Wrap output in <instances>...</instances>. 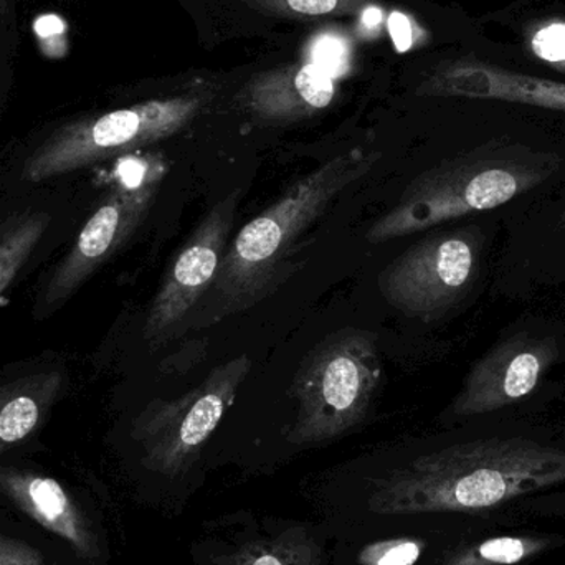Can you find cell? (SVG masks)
<instances>
[{
  "label": "cell",
  "mask_w": 565,
  "mask_h": 565,
  "mask_svg": "<svg viewBox=\"0 0 565 565\" xmlns=\"http://www.w3.org/2000/svg\"><path fill=\"white\" fill-rule=\"evenodd\" d=\"M381 10L371 7V9L365 10L364 17H362V23H364L365 26H377L379 22H381Z\"/></svg>",
  "instance_id": "cell-24"
},
{
  "label": "cell",
  "mask_w": 565,
  "mask_h": 565,
  "mask_svg": "<svg viewBox=\"0 0 565 565\" xmlns=\"http://www.w3.org/2000/svg\"><path fill=\"white\" fill-rule=\"evenodd\" d=\"M424 553V543L411 537L398 540L379 541L369 544L359 554V563L362 565H414Z\"/></svg>",
  "instance_id": "cell-16"
},
{
  "label": "cell",
  "mask_w": 565,
  "mask_h": 565,
  "mask_svg": "<svg viewBox=\"0 0 565 565\" xmlns=\"http://www.w3.org/2000/svg\"><path fill=\"white\" fill-rule=\"evenodd\" d=\"M89 201L76 181L0 192V299L62 254Z\"/></svg>",
  "instance_id": "cell-7"
},
{
  "label": "cell",
  "mask_w": 565,
  "mask_h": 565,
  "mask_svg": "<svg viewBox=\"0 0 565 565\" xmlns=\"http://www.w3.org/2000/svg\"><path fill=\"white\" fill-rule=\"evenodd\" d=\"M72 392V362L43 352L0 369V450L26 440Z\"/></svg>",
  "instance_id": "cell-11"
},
{
  "label": "cell",
  "mask_w": 565,
  "mask_h": 565,
  "mask_svg": "<svg viewBox=\"0 0 565 565\" xmlns=\"http://www.w3.org/2000/svg\"><path fill=\"white\" fill-rule=\"evenodd\" d=\"M388 30H391L392 40H394L397 52H408L412 43H414V35H412V25L407 17L401 12L392 13L388 17Z\"/></svg>",
  "instance_id": "cell-21"
},
{
  "label": "cell",
  "mask_w": 565,
  "mask_h": 565,
  "mask_svg": "<svg viewBox=\"0 0 565 565\" xmlns=\"http://www.w3.org/2000/svg\"><path fill=\"white\" fill-rule=\"evenodd\" d=\"M454 92L565 113V83L520 75L490 65H473L454 76Z\"/></svg>",
  "instance_id": "cell-13"
},
{
  "label": "cell",
  "mask_w": 565,
  "mask_h": 565,
  "mask_svg": "<svg viewBox=\"0 0 565 565\" xmlns=\"http://www.w3.org/2000/svg\"><path fill=\"white\" fill-rule=\"evenodd\" d=\"M513 514H533V516H565V487L547 491L521 501Z\"/></svg>",
  "instance_id": "cell-20"
},
{
  "label": "cell",
  "mask_w": 565,
  "mask_h": 565,
  "mask_svg": "<svg viewBox=\"0 0 565 565\" xmlns=\"http://www.w3.org/2000/svg\"><path fill=\"white\" fill-rule=\"evenodd\" d=\"M296 92L311 108H326L334 96L331 76L316 65H306L295 78Z\"/></svg>",
  "instance_id": "cell-18"
},
{
  "label": "cell",
  "mask_w": 565,
  "mask_h": 565,
  "mask_svg": "<svg viewBox=\"0 0 565 565\" xmlns=\"http://www.w3.org/2000/svg\"><path fill=\"white\" fill-rule=\"evenodd\" d=\"M554 158L513 149L471 154L425 171L405 188L394 207L372 224L371 244H384L477 212L501 207L556 171Z\"/></svg>",
  "instance_id": "cell-3"
},
{
  "label": "cell",
  "mask_w": 565,
  "mask_h": 565,
  "mask_svg": "<svg viewBox=\"0 0 565 565\" xmlns=\"http://www.w3.org/2000/svg\"><path fill=\"white\" fill-rule=\"evenodd\" d=\"M23 494L26 510L50 530L79 543L76 518L72 504L63 488L52 478H29L22 487H17Z\"/></svg>",
  "instance_id": "cell-15"
},
{
  "label": "cell",
  "mask_w": 565,
  "mask_h": 565,
  "mask_svg": "<svg viewBox=\"0 0 565 565\" xmlns=\"http://www.w3.org/2000/svg\"><path fill=\"white\" fill-rule=\"evenodd\" d=\"M556 358L553 339L516 335L501 342L473 365L451 412L473 417L518 404L536 391Z\"/></svg>",
  "instance_id": "cell-10"
},
{
  "label": "cell",
  "mask_w": 565,
  "mask_h": 565,
  "mask_svg": "<svg viewBox=\"0 0 565 565\" xmlns=\"http://www.w3.org/2000/svg\"><path fill=\"white\" fill-rule=\"evenodd\" d=\"M377 342L374 332L344 328L306 355L292 384L298 412L291 444H322L365 420L381 385Z\"/></svg>",
  "instance_id": "cell-5"
},
{
  "label": "cell",
  "mask_w": 565,
  "mask_h": 565,
  "mask_svg": "<svg viewBox=\"0 0 565 565\" xmlns=\"http://www.w3.org/2000/svg\"><path fill=\"white\" fill-rule=\"evenodd\" d=\"M122 174L89 201L78 228L62 254L45 268L33 291L30 316L43 322L129 244L154 207L164 182L162 162L126 161Z\"/></svg>",
  "instance_id": "cell-4"
},
{
  "label": "cell",
  "mask_w": 565,
  "mask_h": 565,
  "mask_svg": "<svg viewBox=\"0 0 565 565\" xmlns=\"http://www.w3.org/2000/svg\"><path fill=\"white\" fill-rule=\"evenodd\" d=\"M312 65L328 73L329 76L339 75L345 68V46L335 36H322L312 46Z\"/></svg>",
  "instance_id": "cell-19"
},
{
  "label": "cell",
  "mask_w": 565,
  "mask_h": 565,
  "mask_svg": "<svg viewBox=\"0 0 565 565\" xmlns=\"http://www.w3.org/2000/svg\"><path fill=\"white\" fill-rule=\"evenodd\" d=\"M252 371L247 354L222 362L181 397L149 402L132 424V437L145 448L149 470L174 478L201 457Z\"/></svg>",
  "instance_id": "cell-6"
},
{
  "label": "cell",
  "mask_w": 565,
  "mask_h": 565,
  "mask_svg": "<svg viewBox=\"0 0 565 565\" xmlns=\"http://www.w3.org/2000/svg\"><path fill=\"white\" fill-rule=\"evenodd\" d=\"M477 228H457L425 237L398 255L379 277L388 305L412 318H434L457 305L477 277Z\"/></svg>",
  "instance_id": "cell-8"
},
{
  "label": "cell",
  "mask_w": 565,
  "mask_h": 565,
  "mask_svg": "<svg viewBox=\"0 0 565 565\" xmlns=\"http://www.w3.org/2000/svg\"><path fill=\"white\" fill-rule=\"evenodd\" d=\"M63 30H65V23L62 22L60 17L53 15V13L40 17L35 22V32L39 33L42 39L58 35Z\"/></svg>",
  "instance_id": "cell-23"
},
{
  "label": "cell",
  "mask_w": 565,
  "mask_h": 565,
  "mask_svg": "<svg viewBox=\"0 0 565 565\" xmlns=\"http://www.w3.org/2000/svg\"><path fill=\"white\" fill-rule=\"evenodd\" d=\"M322 547L302 530L242 546L222 565H321Z\"/></svg>",
  "instance_id": "cell-14"
},
{
  "label": "cell",
  "mask_w": 565,
  "mask_h": 565,
  "mask_svg": "<svg viewBox=\"0 0 565 565\" xmlns=\"http://www.w3.org/2000/svg\"><path fill=\"white\" fill-rule=\"evenodd\" d=\"M241 195L237 189L218 201L169 265L142 324V339L149 345L164 341L211 288L228 247Z\"/></svg>",
  "instance_id": "cell-9"
},
{
  "label": "cell",
  "mask_w": 565,
  "mask_h": 565,
  "mask_svg": "<svg viewBox=\"0 0 565 565\" xmlns=\"http://www.w3.org/2000/svg\"><path fill=\"white\" fill-rule=\"evenodd\" d=\"M561 544H565L563 536L511 527L503 520L491 526L490 534L463 537L437 565H523Z\"/></svg>",
  "instance_id": "cell-12"
},
{
  "label": "cell",
  "mask_w": 565,
  "mask_h": 565,
  "mask_svg": "<svg viewBox=\"0 0 565 565\" xmlns=\"http://www.w3.org/2000/svg\"><path fill=\"white\" fill-rule=\"evenodd\" d=\"M565 487V447L494 435L428 451L375 481L377 514H458L508 520L521 501Z\"/></svg>",
  "instance_id": "cell-1"
},
{
  "label": "cell",
  "mask_w": 565,
  "mask_h": 565,
  "mask_svg": "<svg viewBox=\"0 0 565 565\" xmlns=\"http://www.w3.org/2000/svg\"><path fill=\"white\" fill-rule=\"evenodd\" d=\"M288 3L295 12L321 15L332 12L338 6V0H288Z\"/></svg>",
  "instance_id": "cell-22"
},
{
  "label": "cell",
  "mask_w": 565,
  "mask_h": 565,
  "mask_svg": "<svg viewBox=\"0 0 565 565\" xmlns=\"http://www.w3.org/2000/svg\"><path fill=\"white\" fill-rule=\"evenodd\" d=\"M530 50L541 62L565 73V20H547L531 30Z\"/></svg>",
  "instance_id": "cell-17"
},
{
  "label": "cell",
  "mask_w": 565,
  "mask_h": 565,
  "mask_svg": "<svg viewBox=\"0 0 565 565\" xmlns=\"http://www.w3.org/2000/svg\"><path fill=\"white\" fill-rule=\"evenodd\" d=\"M377 156L361 151L339 156L296 181L267 211L228 242L217 277L205 292L212 321L245 311L270 296L285 278L295 242L328 211L349 185L364 178Z\"/></svg>",
  "instance_id": "cell-2"
}]
</instances>
